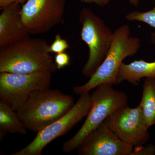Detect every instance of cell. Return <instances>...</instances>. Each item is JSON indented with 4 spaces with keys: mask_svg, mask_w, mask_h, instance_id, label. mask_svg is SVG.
Instances as JSON below:
<instances>
[{
    "mask_svg": "<svg viewBox=\"0 0 155 155\" xmlns=\"http://www.w3.org/2000/svg\"><path fill=\"white\" fill-rule=\"evenodd\" d=\"M91 107L89 92L80 95L78 101L64 116L37 132L27 146L11 155H41L43 150L55 139L67 133L87 116Z\"/></svg>",
    "mask_w": 155,
    "mask_h": 155,
    "instance_id": "cell-7",
    "label": "cell"
},
{
    "mask_svg": "<svg viewBox=\"0 0 155 155\" xmlns=\"http://www.w3.org/2000/svg\"><path fill=\"white\" fill-rule=\"evenodd\" d=\"M140 105L149 128L155 125V78H146L145 79Z\"/></svg>",
    "mask_w": 155,
    "mask_h": 155,
    "instance_id": "cell-14",
    "label": "cell"
},
{
    "mask_svg": "<svg viewBox=\"0 0 155 155\" xmlns=\"http://www.w3.org/2000/svg\"><path fill=\"white\" fill-rule=\"evenodd\" d=\"M130 34V27L126 24L114 31L110 47L102 63L86 83L73 87L74 93L80 95L103 84H119L117 75L119 67L125 58L136 54L141 46L140 40Z\"/></svg>",
    "mask_w": 155,
    "mask_h": 155,
    "instance_id": "cell-3",
    "label": "cell"
},
{
    "mask_svg": "<svg viewBox=\"0 0 155 155\" xmlns=\"http://www.w3.org/2000/svg\"><path fill=\"white\" fill-rule=\"evenodd\" d=\"M45 40L29 38L0 49V72L29 74L57 71Z\"/></svg>",
    "mask_w": 155,
    "mask_h": 155,
    "instance_id": "cell-2",
    "label": "cell"
},
{
    "mask_svg": "<svg viewBox=\"0 0 155 155\" xmlns=\"http://www.w3.org/2000/svg\"><path fill=\"white\" fill-rule=\"evenodd\" d=\"M66 0H27L20 11L22 27L30 35L48 32L63 20Z\"/></svg>",
    "mask_w": 155,
    "mask_h": 155,
    "instance_id": "cell-8",
    "label": "cell"
},
{
    "mask_svg": "<svg viewBox=\"0 0 155 155\" xmlns=\"http://www.w3.org/2000/svg\"><path fill=\"white\" fill-rule=\"evenodd\" d=\"M26 134L27 129L17 112L5 104L0 102V140L8 133Z\"/></svg>",
    "mask_w": 155,
    "mask_h": 155,
    "instance_id": "cell-13",
    "label": "cell"
},
{
    "mask_svg": "<svg viewBox=\"0 0 155 155\" xmlns=\"http://www.w3.org/2000/svg\"><path fill=\"white\" fill-rule=\"evenodd\" d=\"M54 61L57 69H61L69 65L70 58L67 53L64 52L56 54Z\"/></svg>",
    "mask_w": 155,
    "mask_h": 155,
    "instance_id": "cell-17",
    "label": "cell"
},
{
    "mask_svg": "<svg viewBox=\"0 0 155 155\" xmlns=\"http://www.w3.org/2000/svg\"><path fill=\"white\" fill-rule=\"evenodd\" d=\"M130 4L137 7L138 5L139 0H128ZM81 2L85 4H95L101 7L107 5L110 3V0H80Z\"/></svg>",
    "mask_w": 155,
    "mask_h": 155,
    "instance_id": "cell-18",
    "label": "cell"
},
{
    "mask_svg": "<svg viewBox=\"0 0 155 155\" xmlns=\"http://www.w3.org/2000/svg\"><path fill=\"white\" fill-rule=\"evenodd\" d=\"M18 3L2 9L0 14V49L16 44L30 37L21 24Z\"/></svg>",
    "mask_w": 155,
    "mask_h": 155,
    "instance_id": "cell-11",
    "label": "cell"
},
{
    "mask_svg": "<svg viewBox=\"0 0 155 155\" xmlns=\"http://www.w3.org/2000/svg\"><path fill=\"white\" fill-rule=\"evenodd\" d=\"M16 3H18V0H0V9L2 10Z\"/></svg>",
    "mask_w": 155,
    "mask_h": 155,
    "instance_id": "cell-19",
    "label": "cell"
},
{
    "mask_svg": "<svg viewBox=\"0 0 155 155\" xmlns=\"http://www.w3.org/2000/svg\"><path fill=\"white\" fill-rule=\"evenodd\" d=\"M110 84L97 87L91 95V107L86 120L73 137L65 142L62 150L68 153L76 149L91 132L97 128L116 110L127 106L128 98L124 92L117 90Z\"/></svg>",
    "mask_w": 155,
    "mask_h": 155,
    "instance_id": "cell-4",
    "label": "cell"
},
{
    "mask_svg": "<svg viewBox=\"0 0 155 155\" xmlns=\"http://www.w3.org/2000/svg\"><path fill=\"white\" fill-rule=\"evenodd\" d=\"M68 41L65 39L62 38L61 35L57 34L55 37L54 40L52 43L49 45V51L57 54L64 52L69 48Z\"/></svg>",
    "mask_w": 155,
    "mask_h": 155,
    "instance_id": "cell-16",
    "label": "cell"
},
{
    "mask_svg": "<svg viewBox=\"0 0 155 155\" xmlns=\"http://www.w3.org/2000/svg\"><path fill=\"white\" fill-rule=\"evenodd\" d=\"M52 73L48 71L29 74L0 72V102L17 112L31 92L49 88Z\"/></svg>",
    "mask_w": 155,
    "mask_h": 155,
    "instance_id": "cell-6",
    "label": "cell"
},
{
    "mask_svg": "<svg viewBox=\"0 0 155 155\" xmlns=\"http://www.w3.org/2000/svg\"><path fill=\"white\" fill-rule=\"evenodd\" d=\"M143 78H155V61L148 62L143 60H135L129 64L123 63L117 75L119 84L127 81L134 86L138 85Z\"/></svg>",
    "mask_w": 155,
    "mask_h": 155,
    "instance_id": "cell-12",
    "label": "cell"
},
{
    "mask_svg": "<svg viewBox=\"0 0 155 155\" xmlns=\"http://www.w3.org/2000/svg\"><path fill=\"white\" fill-rule=\"evenodd\" d=\"M122 141L135 147L142 146L150 138L140 105L116 110L104 121Z\"/></svg>",
    "mask_w": 155,
    "mask_h": 155,
    "instance_id": "cell-9",
    "label": "cell"
},
{
    "mask_svg": "<svg viewBox=\"0 0 155 155\" xmlns=\"http://www.w3.org/2000/svg\"><path fill=\"white\" fill-rule=\"evenodd\" d=\"M74 104L71 96L49 87L31 92L17 112L26 129L37 133L64 116Z\"/></svg>",
    "mask_w": 155,
    "mask_h": 155,
    "instance_id": "cell-1",
    "label": "cell"
},
{
    "mask_svg": "<svg viewBox=\"0 0 155 155\" xmlns=\"http://www.w3.org/2000/svg\"><path fill=\"white\" fill-rule=\"evenodd\" d=\"M81 39L87 45L89 56L82 74L90 78L105 58L110 47L114 32L104 20L88 8L81 11Z\"/></svg>",
    "mask_w": 155,
    "mask_h": 155,
    "instance_id": "cell-5",
    "label": "cell"
},
{
    "mask_svg": "<svg viewBox=\"0 0 155 155\" xmlns=\"http://www.w3.org/2000/svg\"><path fill=\"white\" fill-rule=\"evenodd\" d=\"M27 0H18V3L21 5H23L24 3L26 2Z\"/></svg>",
    "mask_w": 155,
    "mask_h": 155,
    "instance_id": "cell-20",
    "label": "cell"
},
{
    "mask_svg": "<svg viewBox=\"0 0 155 155\" xmlns=\"http://www.w3.org/2000/svg\"><path fill=\"white\" fill-rule=\"evenodd\" d=\"M127 20L130 21H138L144 22L155 28V7L151 10L145 12L134 11L125 16ZM150 41L155 45V32L151 35Z\"/></svg>",
    "mask_w": 155,
    "mask_h": 155,
    "instance_id": "cell-15",
    "label": "cell"
},
{
    "mask_svg": "<svg viewBox=\"0 0 155 155\" xmlns=\"http://www.w3.org/2000/svg\"><path fill=\"white\" fill-rule=\"evenodd\" d=\"M77 149L80 155H135V147L121 140L104 122Z\"/></svg>",
    "mask_w": 155,
    "mask_h": 155,
    "instance_id": "cell-10",
    "label": "cell"
}]
</instances>
